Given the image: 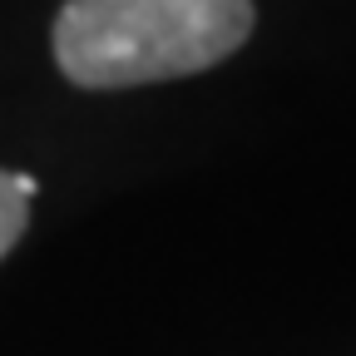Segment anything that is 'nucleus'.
<instances>
[{"label":"nucleus","instance_id":"3","mask_svg":"<svg viewBox=\"0 0 356 356\" xmlns=\"http://www.w3.org/2000/svg\"><path fill=\"white\" fill-rule=\"evenodd\" d=\"M10 178H15V188H20L25 198H35V193H40V178H35V173H10Z\"/></svg>","mask_w":356,"mask_h":356},{"label":"nucleus","instance_id":"2","mask_svg":"<svg viewBox=\"0 0 356 356\" xmlns=\"http://www.w3.org/2000/svg\"><path fill=\"white\" fill-rule=\"evenodd\" d=\"M25 218H30V198L15 188V178H10L6 168H0V257H6V252L20 243Z\"/></svg>","mask_w":356,"mask_h":356},{"label":"nucleus","instance_id":"1","mask_svg":"<svg viewBox=\"0 0 356 356\" xmlns=\"http://www.w3.org/2000/svg\"><path fill=\"white\" fill-rule=\"evenodd\" d=\"M248 30L252 0H70L55 60L79 89H129L228 60Z\"/></svg>","mask_w":356,"mask_h":356}]
</instances>
